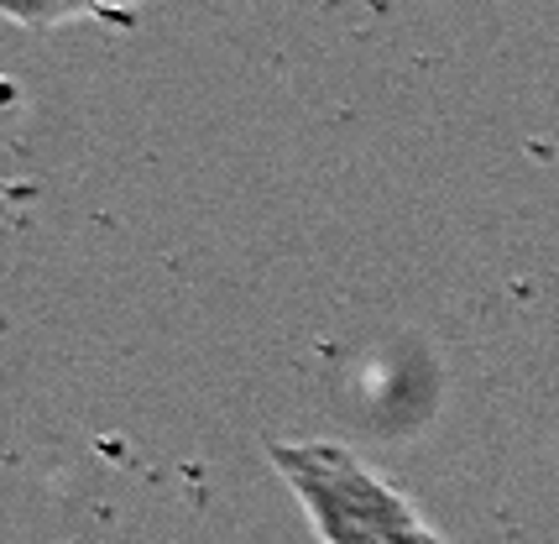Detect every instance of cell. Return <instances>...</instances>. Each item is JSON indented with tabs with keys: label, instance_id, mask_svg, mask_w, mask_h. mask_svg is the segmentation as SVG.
I'll use <instances>...</instances> for the list:
<instances>
[{
	"label": "cell",
	"instance_id": "1",
	"mask_svg": "<svg viewBox=\"0 0 559 544\" xmlns=\"http://www.w3.org/2000/svg\"><path fill=\"white\" fill-rule=\"evenodd\" d=\"M267 461L319 544H450L414 497L341 440H272Z\"/></svg>",
	"mask_w": 559,
	"mask_h": 544
},
{
	"label": "cell",
	"instance_id": "2",
	"mask_svg": "<svg viewBox=\"0 0 559 544\" xmlns=\"http://www.w3.org/2000/svg\"><path fill=\"white\" fill-rule=\"evenodd\" d=\"M142 5L146 0H0L5 22L26 26V32H52L63 22H126Z\"/></svg>",
	"mask_w": 559,
	"mask_h": 544
}]
</instances>
